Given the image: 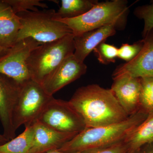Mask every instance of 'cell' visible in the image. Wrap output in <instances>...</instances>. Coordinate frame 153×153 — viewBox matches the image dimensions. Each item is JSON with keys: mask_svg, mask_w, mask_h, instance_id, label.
Segmentation results:
<instances>
[{"mask_svg": "<svg viewBox=\"0 0 153 153\" xmlns=\"http://www.w3.org/2000/svg\"><path fill=\"white\" fill-rule=\"evenodd\" d=\"M97 60L102 64H108L114 63L117 57L118 48L113 45L102 42L93 50Z\"/></svg>", "mask_w": 153, "mask_h": 153, "instance_id": "cell-20", "label": "cell"}, {"mask_svg": "<svg viewBox=\"0 0 153 153\" xmlns=\"http://www.w3.org/2000/svg\"><path fill=\"white\" fill-rule=\"evenodd\" d=\"M37 120L61 132L78 134L86 128L83 118L69 101L54 97L45 107Z\"/></svg>", "mask_w": 153, "mask_h": 153, "instance_id": "cell-7", "label": "cell"}, {"mask_svg": "<svg viewBox=\"0 0 153 153\" xmlns=\"http://www.w3.org/2000/svg\"><path fill=\"white\" fill-rule=\"evenodd\" d=\"M138 153H153V142L144 145L140 148Z\"/></svg>", "mask_w": 153, "mask_h": 153, "instance_id": "cell-25", "label": "cell"}, {"mask_svg": "<svg viewBox=\"0 0 153 153\" xmlns=\"http://www.w3.org/2000/svg\"><path fill=\"white\" fill-rule=\"evenodd\" d=\"M21 27L20 19L11 6L0 1V46L9 49L17 42Z\"/></svg>", "mask_w": 153, "mask_h": 153, "instance_id": "cell-15", "label": "cell"}, {"mask_svg": "<svg viewBox=\"0 0 153 153\" xmlns=\"http://www.w3.org/2000/svg\"><path fill=\"white\" fill-rule=\"evenodd\" d=\"M138 151H135V152H132L130 153H138Z\"/></svg>", "mask_w": 153, "mask_h": 153, "instance_id": "cell-29", "label": "cell"}, {"mask_svg": "<svg viewBox=\"0 0 153 153\" xmlns=\"http://www.w3.org/2000/svg\"><path fill=\"white\" fill-rule=\"evenodd\" d=\"M9 140L3 135V134H0V146L1 145L4 144L5 143L8 142Z\"/></svg>", "mask_w": 153, "mask_h": 153, "instance_id": "cell-27", "label": "cell"}, {"mask_svg": "<svg viewBox=\"0 0 153 153\" xmlns=\"http://www.w3.org/2000/svg\"><path fill=\"white\" fill-rule=\"evenodd\" d=\"M21 85L8 76L0 74V121L3 135L9 141L15 138L16 131L13 123V114Z\"/></svg>", "mask_w": 153, "mask_h": 153, "instance_id": "cell-9", "label": "cell"}, {"mask_svg": "<svg viewBox=\"0 0 153 153\" xmlns=\"http://www.w3.org/2000/svg\"><path fill=\"white\" fill-rule=\"evenodd\" d=\"M148 116L147 114L140 110L122 122L98 127H86L56 151L80 153L123 141Z\"/></svg>", "mask_w": 153, "mask_h": 153, "instance_id": "cell-2", "label": "cell"}, {"mask_svg": "<svg viewBox=\"0 0 153 153\" xmlns=\"http://www.w3.org/2000/svg\"><path fill=\"white\" fill-rule=\"evenodd\" d=\"M117 28L114 25H108L74 36V56L76 60L84 63L88 55L102 42L116 33Z\"/></svg>", "mask_w": 153, "mask_h": 153, "instance_id": "cell-14", "label": "cell"}, {"mask_svg": "<svg viewBox=\"0 0 153 153\" xmlns=\"http://www.w3.org/2000/svg\"><path fill=\"white\" fill-rule=\"evenodd\" d=\"M110 89L129 116L140 111L141 83L140 78L123 74L112 77Z\"/></svg>", "mask_w": 153, "mask_h": 153, "instance_id": "cell-11", "label": "cell"}, {"mask_svg": "<svg viewBox=\"0 0 153 153\" xmlns=\"http://www.w3.org/2000/svg\"><path fill=\"white\" fill-rule=\"evenodd\" d=\"M33 139V126L25 127L24 131L16 137L0 146V153H29Z\"/></svg>", "mask_w": 153, "mask_h": 153, "instance_id": "cell-18", "label": "cell"}, {"mask_svg": "<svg viewBox=\"0 0 153 153\" xmlns=\"http://www.w3.org/2000/svg\"><path fill=\"white\" fill-rule=\"evenodd\" d=\"M69 101L81 116L87 128L119 123L130 117L111 89L97 84L79 88Z\"/></svg>", "mask_w": 153, "mask_h": 153, "instance_id": "cell-1", "label": "cell"}, {"mask_svg": "<svg viewBox=\"0 0 153 153\" xmlns=\"http://www.w3.org/2000/svg\"><path fill=\"white\" fill-rule=\"evenodd\" d=\"M125 141L128 145L129 153L138 151L144 145L153 142V114L148 115Z\"/></svg>", "mask_w": 153, "mask_h": 153, "instance_id": "cell-16", "label": "cell"}, {"mask_svg": "<svg viewBox=\"0 0 153 153\" xmlns=\"http://www.w3.org/2000/svg\"><path fill=\"white\" fill-rule=\"evenodd\" d=\"M53 97L32 79L22 85L13 114L14 130L16 131L22 125H32Z\"/></svg>", "mask_w": 153, "mask_h": 153, "instance_id": "cell-6", "label": "cell"}, {"mask_svg": "<svg viewBox=\"0 0 153 153\" xmlns=\"http://www.w3.org/2000/svg\"><path fill=\"white\" fill-rule=\"evenodd\" d=\"M143 45V39L133 44H123L118 48L117 57L126 62L133 60L140 52Z\"/></svg>", "mask_w": 153, "mask_h": 153, "instance_id": "cell-23", "label": "cell"}, {"mask_svg": "<svg viewBox=\"0 0 153 153\" xmlns=\"http://www.w3.org/2000/svg\"><path fill=\"white\" fill-rule=\"evenodd\" d=\"M55 13L54 9H46L17 14L21 21V27L17 42L30 38L44 44L73 34L67 25L55 20Z\"/></svg>", "mask_w": 153, "mask_h": 153, "instance_id": "cell-5", "label": "cell"}, {"mask_svg": "<svg viewBox=\"0 0 153 153\" xmlns=\"http://www.w3.org/2000/svg\"><path fill=\"white\" fill-rule=\"evenodd\" d=\"M143 40V45L139 53L131 61L118 66L112 77L123 74L138 78L153 76V28Z\"/></svg>", "mask_w": 153, "mask_h": 153, "instance_id": "cell-12", "label": "cell"}, {"mask_svg": "<svg viewBox=\"0 0 153 153\" xmlns=\"http://www.w3.org/2000/svg\"><path fill=\"white\" fill-rule=\"evenodd\" d=\"M98 2L97 0H62L61 7L55 13V19L80 16L90 10Z\"/></svg>", "mask_w": 153, "mask_h": 153, "instance_id": "cell-17", "label": "cell"}, {"mask_svg": "<svg viewBox=\"0 0 153 153\" xmlns=\"http://www.w3.org/2000/svg\"><path fill=\"white\" fill-rule=\"evenodd\" d=\"M10 6L16 14L28 11L38 10V7L44 9H47V4L41 2L40 0H4Z\"/></svg>", "mask_w": 153, "mask_h": 153, "instance_id": "cell-21", "label": "cell"}, {"mask_svg": "<svg viewBox=\"0 0 153 153\" xmlns=\"http://www.w3.org/2000/svg\"><path fill=\"white\" fill-rule=\"evenodd\" d=\"M87 69L85 63L76 60L73 54L63 60L41 85L48 94L53 96L64 86L85 74Z\"/></svg>", "mask_w": 153, "mask_h": 153, "instance_id": "cell-10", "label": "cell"}, {"mask_svg": "<svg viewBox=\"0 0 153 153\" xmlns=\"http://www.w3.org/2000/svg\"><path fill=\"white\" fill-rule=\"evenodd\" d=\"M46 153H64L62 152H59V151H52V152H47Z\"/></svg>", "mask_w": 153, "mask_h": 153, "instance_id": "cell-28", "label": "cell"}, {"mask_svg": "<svg viewBox=\"0 0 153 153\" xmlns=\"http://www.w3.org/2000/svg\"><path fill=\"white\" fill-rule=\"evenodd\" d=\"M129 147L125 141L105 147L92 149L79 153H129Z\"/></svg>", "mask_w": 153, "mask_h": 153, "instance_id": "cell-24", "label": "cell"}, {"mask_svg": "<svg viewBox=\"0 0 153 153\" xmlns=\"http://www.w3.org/2000/svg\"><path fill=\"white\" fill-rule=\"evenodd\" d=\"M9 49H6L0 46V58L4 56L7 52Z\"/></svg>", "mask_w": 153, "mask_h": 153, "instance_id": "cell-26", "label": "cell"}, {"mask_svg": "<svg viewBox=\"0 0 153 153\" xmlns=\"http://www.w3.org/2000/svg\"><path fill=\"white\" fill-rule=\"evenodd\" d=\"M140 110L148 115L153 114V76L140 78Z\"/></svg>", "mask_w": 153, "mask_h": 153, "instance_id": "cell-19", "label": "cell"}, {"mask_svg": "<svg viewBox=\"0 0 153 153\" xmlns=\"http://www.w3.org/2000/svg\"><path fill=\"white\" fill-rule=\"evenodd\" d=\"M74 51L73 34L41 44L31 52L27 60L31 79L42 85L52 71Z\"/></svg>", "mask_w": 153, "mask_h": 153, "instance_id": "cell-4", "label": "cell"}, {"mask_svg": "<svg viewBox=\"0 0 153 153\" xmlns=\"http://www.w3.org/2000/svg\"><path fill=\"white\" fill-rule=\"evenodd\" d=\"M32 126L34 139L29 153H46L57 150L78 134L57 131L38 120Z\"/></svg>", "mask_w": 153, "mask_h": 153, "instance_id": "cell-13", "label": "cell"}, {"mask_svg": "<svg viewBox=\"0 0 153 153\" xmlns=\"http://www.w3.org/2000/svg\"><path fill=\"white\" fill-rule=\"evenodd\" d=\"M134 15L144 22L142 32L143 38L153 28V1L149 4L139 6L135 9Z\"/></svg>", "mask_w": 153, "mask_h": 153, "instance_id": "cell-22", "label": "cell"}, {"mask_svg": "<svg viewBox=\"0 0 153 153\" xmlns=\"http://www.w3.org/2000/svg\"><path fill=\"white\" fill-rule=\"evenodd\" d=\"M126 0H112L98 2L90 10L73 19H55L65 24L74 36L114 25L117 30L126 27L129 6Z\"/></svg>", "mask_w": 153, "mask_h": 153, "instance_id": "cell-3", "label": "cell"}, {"mask_svg": "<svg viewBox=\"0 0 153 153\" xmlns=\"http://www.w3.org/2000/svg\"><path fill=\"white\" fill-rule=\"evenodd\" d=\"M41 44L30 38L17 42L0 58V74L13 79L21 86L31 80L27 60L31 52Z\"/></svg>", "mask_w": 153, "mask_h": 153, "instance_id": "cell-8", "label": "cell"}]
</instances>
